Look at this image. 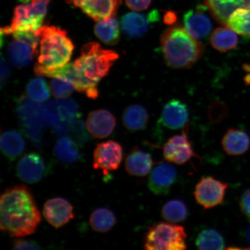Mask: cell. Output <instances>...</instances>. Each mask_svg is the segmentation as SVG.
I'll list each match as a JSON object with an SVG mask.
<instances>
[{"label":"cell","instance_id":"cell-9","mask_svg":"<svg viewBox=\"0 0 250 250\" xmlns=\"http://www.w3.org/2000/svg\"><path fill=\"white\" fill-rule=\"evenodd\" d=\"M123 158V149L120 144L109 140L97 145L93 153V167L104 171L116 170Z\"/></svg>","mask_w":250,"mask_h":250},{"label":"cell","instance_id":"cell-40","mask_svg":"<svg viewBox=\"0 0 250 250\" xmlns=\"http://www.w3.org/2000/svg\"><path fill=\"white\" fill-rule=\"evenodd\" d=\"M239 206L242 213L250 219V189H247L240 197Z\"/></svg>","mask_w":250,"mask_h":250},{"label":"cell","instance_id":"cell-2","mask_svg":"<svg viewBox=\"0 0 250 250\" xmlns=\"http://www.w3.org/2000/svg\"><path fill=\"white\" fill-rule=\"evenodd\" d=\"M161 43L166 62L176 69L191 67L204 51L202 43L180 26L166 30L162 34Z\"/></svg>","mask_w":250,"mask_h":250},{"label":"cell","instance_id":"cell-26","mask_svg":"<svg viewBox=\"0 0 250 250\" xmlns=\"http://www.w3.org/2000/svg\"><path fill=\"white\" fill-rule=\"evenodd\" d=\"M95 33L105 44H116L120 37V27L116 19L113 17L99 21L95 27Z\"/></svg>","mask_w":250,"mask_h":250},{"label":"cell","instance_id":"cell-22","mask_svg":"<svg viewBox=\"0 0 250 250\" xmlns=\"http://www.w3.org/2000/svg\"><path fill=\"white\" fill-rule=\"evenodd\" d=\"M222 146L228 155H242L250 148V137L245 131L229 129L222 140Z\"/></svg>","mask_w":250,"mask_h":250},{"label":"cell","instance_id":"cell-27","mask_svg":"<svg viewBox=\"0 0 250 250\" xmlns=\"http://www.w3.org/2000/svg\"><path fill=\"white\" fill-rule=\"evenodd\" d=\"M238 37L235 31L230 28L220 27L211 34L210 43L214 48L220 52H227L235 48Z\"/></svg>","mask_w":250,"mask_h":250},{"label":"cell","instance_id":"cell-24","mask_svg":"<svg viewBox=\"0 0 250 250\" xmlns=\"http://www.w3.org/2000/svg\"><path fill=\"white\" fill-rule=\"evenodd\" d=\"M147 111L143 106L134 104L125 109L123 120L124 126L130 132H137L145 129L148 122Z\"/></svg>","mask_w":250,"mask_h":250},{"label":"cell","instance_id":"cell-29","mask_svg":"<svg viewBox=\"0 0 250 250\" xmlns=\"http://www.w3.org/2000/svg\"><path fill=\"white\" fill-rule=\"evenodd\" d=\"M58 114L65 132L69 131L72 125L80 117L79 107L77 103L71 99L56 100Z\"/></svg>","mask_w":250,"mask_h":250},{"label":"cell","instance_id":"cell-36","mask_svg":"<svg viewBox=\"0 0 250 250\" xmlns=\"http://www.w3.org/2000/svg\"><path fill=\"white\" fill-rule=\"evenodd\" d=\"M52 91L54 95L58 98H65L69 96L76 89L73 83L64 80L56 79L51 82Z\"/></svg>","mask_w":250,"mask_h":250},{"label":"cell","instance_id":"cell-3","mask_svg":"<svg viewBox=\"0 0 250 250\" xmlns=\"http://www.w3.org/2000/svg\"><path fill=\"white\" fill-rule=\"evenodd\" d=\"M40 40L39 63L49 70L63 66L70 60L74 46L66 31L44 26L36 31Z\"/></svg>","mask_w":250,"mask_h":250},{"label":"cell","instance_id":"cell-18","mask_svg":"<svg viewBox=\"0 0 250 250\" xmlns=\"http://www.w3.org/2000/svg\"><path fill=\"white\" fill-rule=\"evenodd\" d=\"M183 21L187 32L195 39L206 38L212 29L210 19L201 7L186 12Z\"/></svg>","mask_w":250,"mask_h":250},{"label":"cell","instance_id":"cell-20","mask_svg":"<svg viewBox=\"0 0 250 250\" xmlns=\"http://www.w3.org/2000/svg\"><path fill=\"white\" fill-rule=\"evenodd\" d=\"M204 2L215 20L224 26L234 11L250 8V0H204Z\"/></svg>","mask_w":250,"mask_h":250},{"label":"cell","instance_id":"cell-45","mask_svg":"<svg viewBox=\"0 0 250 250\" xmlns=\"http://www.w3.org/2000/svg\"><path fill=\"white\" fill-rule=\"evenodd\" d=\"M246 239L250 245V227L248 228V230H247Z\"/></svg>","mask_w":250,"mask_h":250},{"label":"cell","instance_id":"cell-16","mask_svg":"<svg viewBox=\"0 0 250 250\" xmlns=\"http://www.w3.org/2000/svg\"><path fill=\"white\" fill-rule=\"evenodd\" d=\"M159 19V14L156 10L151 11L147 15L129 12L122 17L121 26L127 36L138 38L146 33L150 24L157 21Z\"/></svg>","mask_w":250,"mask_h":250},{"label":"cell","instance_id":"cell-7","mask_svg":"<svg viewBox=\"0 0 250 250\" xmlns=\"http://www.w3.org/2000/svg\"><path fill=\"white\" fill-rule=\"evenodd\" d=\"M42 104L35 100L21 96L17 103V112L21 126L32 142L41 145L43 122L41 114Z\"/></svg>","mask_w":250,"mask_h":250},{"label":"cell","instance_id":"cell-37","mask_svg":"<svg viewBox=\"0 0 250 250\" xmlns=\"http://www.w3.org/2000/svg\"><path fill=\"white\" fill-rule=\"evenodd\" d=\"M227 114V107L224 103L220 102L212 103L208 109V117L214 123L223 121Z\"/></svg>","mask_w":250,"mask_h":250},{"label":"cell","instance_id":"cell-33","mask_svg":"<svg viewBox=\"0 0 250 250\" xmlns=\"http://www.w3.org/2000/svg\"><path fill=\"white\" fill-rule=\"evenodd\" d=\"M226 26L237 34L250 36V8H240L230 15Z\"/></svg>","mask_w":250,"mask_h":250},{"label":"cell","instance_id":"cell-30","mask_svg":"<svg viewBox=\"0 0 250 250\" xmlns=\"http://www.w3.org/2000/svg\"><path fill=\"white\" fill-rule=\"evenodd\" d=\"M114 212L107 208H99L94 211L90 217L89 223L96 232L105 233L110 230L116 224Z\"/></svg>","mask_w":250,"mask_h":250},{"label":"cell","instance_id":"cell-28","mask_svg":"<svg viewBox=\"0 0 250 250\" xmlns=\"http://www.w3.org/2000/svg\"><path fill=\"white\" fill-rule=\"evenodd\" d=\"M54 154L58 160L64 164H71L80 158L79 148L70 137H62L56 142Z\"/></svg>","mask_w":250,"mask_h":250},{"label":"cell","instance_id":"cell-1","mask_svg":"<svg viewBox=\"0 0 250 250\" xmlns=\"http://www.w3.org/2000/svg\"><path fill=\"white\" fill-rule=\"evenodd\" d=\"M41 214L35 200L26 187L19 186L5 190L0 199V228L15 237L35 232Z\"/></svg>","mask_w":250,"mask_h":250},{"label":"cell","instance_id":"cell-34","mask_svg":"<svg viewBox=\"0 0 250 250\" xmlns=\"http://www.w3.org/2000/svg\"><path fill=\"white\" fill-rule=\"evenodd\" d=\"M41 114L43 123L52 127L56 133H66L59 117L55 101L43 103Z\"/></svg>","mask_w":250,"mask_h":250},{"label":"cell","instance_id":"cell-41","mask_svg":"<svg viewBox=\"0 0 250 250\" xmlns=\"http://www.w3.org/2000/svg\"><path fill=\"white\" fill-rule=\"evenodd\" d=\"M14 250H40V247L36 242L23 239H16L13 242Z\"/></svg>","mask_w":250,"mask_h":250},{"label":"cell","instance_id":"cell-21","mask_svg":"<svg viewBox=\"0 0 250 250\" xmlns=\"http://www.w3.org/2000/svg\"><path fill=\"white\" fill-rule=\"evenodd\" d=\"M154 162L148 153L134 148L125 159V168L131 176L145 177L151 172Z\"/></svg>","mask_w":250,"mask_h":250},{"label":"cell","instance_id":"cell-8","mask_svg":"<svg viewBox=\"0 0 250 250\" xmlns=\"http://www.w3.org/2000/svg\"><path fill=\"white\" fill-rule=\"evenodd\" d=\"M228 186L214 177H203L196 184L193 194L204 210H208L224 202Z\"/></svg>","mask_w":250,"mask_h":250},{"label":"cell","instance_id":"cell-38","mask_svg":"<svg viewBox=\"0 0 250 250\" xmlns=\"http://www.w3.org/2000/svg\"><path fill=\"white\" fill-rule=\"evenodd\" d=\"M12 34L16 40L29 43L37 52H38L37 47L40 38L36 35V32L31 31H15Z\"/></svg>","mask_w":250,"mask_h":250},{"label":"cell","instance_id":"cell-44","mask_svg":"<svg viewBox=\"0 0 250 250\" xmlns=\"http://www.w3.org/2000/svg\"><path fill=\"white\" fill-rule=\"evenodd\" d=\"M176 20V15L173 12H168L165 15L164 21L167 24H173Z\"/></svg>","mask_w":250,"mask_h":250},{"label":"cell","instance_id":"cell-23","mask_svg":"<svg viewBox=\"0 0 250 250\" xmlns=\"http://www.w3.org/2000/svg\"><path fill=\"white\" fill-rule=\"evenodd\" d=\"M38 52L29 43L16 40L8 47L9 58L12 63L18 67H23L29 65Z\"/></svg>","mask_w":250,"mask_h":250},{"label":"cell","instance_id":"cell-43","mask_svg":"<svg viewBox=\"0 0 250 250\" xmlns=\"http://www.w3.org/2000/svg\"><path fill=\"white\" fill-rule=\"evenodd\" d=\"M11 70L2 55L1 56V85L2 87L10 75Z\"/></svg>","mask_w":250,"mask_h":250},{"label":"cell","instance_id":"cell-19","mask_svg":"<svg viewBox=\"0 0 250 250\" xmlns=\"http://www.w3.org/2000/svg\"><path fill=\"white\" fill-rule=\"evenodd\" d=\"M188 118L189 110L185 103L173 99L162 109L160 122L167 129L176 130L185 126Z\"/></svg>","mask_w":250,"mask_h":250},{"label":"cell","instance_id":"cell-11","mask_svg":"<svg viewBox=\"0 0 250 250\" xmlns=\"http://www.w3.org/2000/svg\"><path fill=\"white\" fill-rule=\"evenodd\" d=\"M166 161L177 165H183L196 156L186 134L171 137L163 147Z\"/></svg>","mask_w":250,"mask_h":250},{"label":"cell","instance_id":"cell-42","mask_svg":"<svg viewBox=\"0 0 250 250\" xmlns=\"http://www.w3.org/2000/svg\"><path fill=\"white\" fill-rule=\"evenodd\" d=\"M152 0H125L127 7L136 11H142L147 9Z\"/></svg>","mask_w":250,"mask_h":250},{"label":"cell","instance_id":"cell-10","mask_svg":"<svg viewBox=\"0 0 250 250\" xmlns=\"http://www.w3.org/2000/svg\"><path fill=\"white\" fill-rule=\"evenodd\" d=\"M177 179L176 168L170 164L162 163L156 166L150 173L148 188L156 196L167 195Z\"/></svg>","mask_w":250,"mask_h":250},{"label":"cell","instance_id":"cell-14","mask_svg":"<svg viewBox=\"0 0 250 250\" xmlns=\"http://www.w3.org/2000/svg\"><path fill=\"white\" fill-rule=\"evenodd\" d=\"M42 214L47 222L56 229L64 226L74 217L73 206L61 198L47 201Z\"/></svg>","mask_w":250,"mask_h":250},{"label":"cell","instance_id":"cell-5","mask_svg":"<svg viewBox=\"0 0 250 250\" xmlns=\"http://www.w3.org/2000/svg\"><path fill=\"white\" fill-rule=\"evenodd\" d=\"M187 234L183 226L170 222H160L148 228L144 249L184 250L187 248Z\"/></svg>","mask_w":250,"mask_h":250},{"label":"cell","instance_id":"cell-25","mask_svg":"<svg viewBox=\"0 0 250 250\" xmlns=\"http://www.w3.org/2000/svg\"><path fill=\"white\" fill-rule=\"evenodd\" d=\"M25 142L21 134L17 130L7 131L1 137V149L6 157L14 160L24 151Z\"/></svg>","mask_w":250,"mask_h":250},{"label":"cell","instance_id":"cell-17","mask_svg":"<svg viewBox=\"0 0 250 250\" xmlns=\"http://www.w3.org/2000/svg\"><path fill=\"white\" fill-rule=\"evenodd\" d=\"M86 126L94 137L104 139L113 132L116 126V119L106 109H99L90 112L87 118Z\"/></svg>","mask_w":250,"mask_h":250},{"label":"cell","instance_id":"cell-39","mask_svg":"<svg viewBox=\"0 0 250 250\" xmlns=\"http://www.w3.org/2000/svg\"><path fill=\"white\" fill-rule=\"evenodd\" d=\"M50 0H31V7L34 14L44 20Z\"/></svg>","mask_w":250,"mask_h":250},{"label":"cell","instance_id":"cell-13","mask_svg":"<svg viewBox=\"0 0 250 250\" xmlns=\"http://www.w3.org/2000/svg\"><path fill=\"white\" fill-rule=\"evenodd\" d=\"M123 0H71L76 7L80 8L96 21L115 17Z\"/></svg>","mask_w":250,"mask_h":250},{"label":"cell","instance_id":"cell-32","mask_svg":"<svg viewBox=\"0 0 250 250\" xmlns=\"http://www.w3.org/2000/svg\"><path fill=\"white\" fill-rule=\"evenodd\" d=\"M187 205L180 200H171L162 208L161 215L165 220L179 223L185 221L188 215Z\"/></svg>","mask_w":250,"mask_h":250},{"label":"cell","instance_id":"cell-12","mask_svg":"<svg viewBox=\"0 0 250 250\" xmlns=\"http://www.w3.org/2000/svg\"><path fill=\"white\" fill-rule=\"evenodd\" d=\"M17 173L19 178L25 183H38L46 173L45 162L37 153H29L24 155L18 162Z\"/></svg>","mask_w":250,"mask_h":250},{"label":"cell","instance_id":"cell-15","mask_svg":"<svg viewBox=\"0 0 250 250\" xmlns=\"http://www.w3.org/2000/svg\"><path fill=\"white\" fill-rule=\"evenodd\" d=\"M43 20L33 12L30 5H21L16 7L13 20L10 26L1 28L5 35L12 34L15 31H31L36 32L43 23Z\"/></svg>","mask_w":250,"mask_h":250},{"label":"cell","instance_id":"cell-6","mask_svg":"<svg viewBox=\"0 0 250 250\" xmlns=\"http://www.w3.org/2000/svg\"><path fill=\"white\" fill-rule=\"evenodd\" d=\"M34 70L39 76L59 78L70 81L74 84L78 91L85 93L89 98L96 99L98 97V83L87 79L81 75L73 62L52 70L48 69L43 65L37 63L34 65Z\"/></svg>","mask_w":250,"mask_h":250},{"label":"cell","instance_id":"cell-46","mask_svg":"<svg viewBox=\"0 0 250 250\" xmlns=\"http://www.w3.org/2000/svg\"><path fill=\"white\" fill-rule=\"evenodd\" d=\"M246 70H248L250 72V67H249L248 69V68H246ZM249 77L250 78V74L249 75Z\"/></svg>","mask_w":250,"mask_h":250},{"label":"cell","instance_id":"cell-4","mask_svg":"<svg viewBox=\"0 0 250 250\" xmlns=\"http://www.w3.org/2000/svg\"><path fill=\"white\" fill-rule=\"evenodd\" d=\"M118 58L116 52L103 48L99 43L91 42L83 46L80 57L74 63L81 75L98 83L108 73Z\"/></svg>","mask_w":250,"mask_h":250},{"label":"cell","instance_id":"cell-31","mask_svg":"<svg viewBox=\"0 0 250 250\" xmlns=\"http://www.w3.org/2000/svg\"><path fill=\"white\" fill-rule=\"evenodd\" d=\"M196 248L203 250H220L224 249L225 240L222 234L213 229L203 230L195 240Z\"/></svg>","mask_w":250,"mask_h":250},{"label":"cell","instance_id":"cell-35","mask_svg":"<svg viewBox=\"0 0 250 250\" xmlns=\"http://www.w3.org/2000/svg\"><path fill=\"white\" fill-rule=\"evenodd\" d=\"M26 92L30 98L39 102L45 101L51 96L48 84L42 78L30 81L26 87Z\"/></svg>","mask_w":250,"mask_h":250}]
</instances>
